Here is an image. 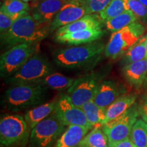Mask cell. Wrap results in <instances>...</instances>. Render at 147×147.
Returning a JSON list of instances; mask_svg holds the SVG:
<instances>
[{
	"instance_id": "36",
	"label": "cell",
	"mask_w": 147,
	"mask_h": 147,
	"mask_svg": "<svg viewBox=\"0 0 147 147\" xmlns=\"http://www.w3.org/2000/svg\"><path fill=\"white\" fill-rule=\"evenodd\" d=\"M24 1H25V2H29V1H33V0H23Z\"/></svg>"
},
{
	"instance_id": "33",
	"label": "cell",
	"mask_w": 147,
	"mask_h": 147,
	"mask_svg": "<svg viewBox=\"0 0 147 147\" xmlns=\"http://www.w3.org/2000/svg\"><path fill=\"white\" fill-rule=\"evenodd\" d=\"M111 147H136L135 144H134L133 142L131 140V139L129 138L125 140L121 141L117 144H114Z\"/></svg>"
},
{
	"instance_id": "1",
	"label": "cell",
	"mask_w": 147,
	"mask_h": 147,
	"mask_svg": "<svg viewBox=\"0 0 147 147\" xmlns=\"http://www.w3.org/2000/svg\"><path fill=\"white\" fill-rule=\"evenodd\" d=\"M105 46L100 42H93L84 45L57 50L53 54L56 65L66 69L90 68L96 65L102 58Z\"/></svg>"
},
{
	"instance_id": "20",
	"label": "cell",
	"mask_w": 147,
	"mask_h": 147,
	"mask_svg": "<svg viewBox=\"0 0 147 147\" xmlns=\"http://www.w3.org/2000/svg\"><path fill=\"white\" fill-rule=\"evenodd\" d=\"M136 97L134 95H123L118 98L106 108L104 123L118 118L127 111L135 104Z\"/></svg>"
},
{
	"instance_id": "24",
	"label": "cell",
	"mask_w": 147,
	"mask_h": 147,
	"mask_svg": "<svg viewBox=\"0 0 147 147\" xmlns=\"http://www.w3.org/2000/svg\"><path fill=\"white\" fill-rule=\"evenodd\" d=\"M77 147H108V138L102 126H95L84 137Z\"/></svg>"
},
{
	"instance_id": "27",
	"label": "cell",
	"mask_w": 147,
	"mask_h": 147,
	"mask_svg": "<svg viewBox=\"0 0 147 147\" xmlns=\"http://www.w3.org/2000/svg\"><path fill=\"white\" fill-rule=\"evenodd\" d=\"M129 138L136 147H147V123L142 119L134 125Z\"/></svg>"
},
{
	"instance_id": "22",
	"label": "cell",
	"mask_w": 147,
	"mask_h": 147,
	"mask_svg": "<svg viewBox=\"0 0 147 147\" xmlns=\"http://www.w3.org/2000/svg\"><path fill=\"white\" fill-rule=\"evenodd\" d=\"M81 108L87 120L93 127L102 126L106 119V108L100 107L92 100L84 103Z\"/></svg>"
},
{
	"instance_id": "35",
	"label": "cell",
	"mask_w": 147,
	"mask_h": 147,
	"mask_svg": "<svg viewBox=\"0 0 147 147\" xmlns=\"http://www.w3.org/2000/svg\"><path fill=\"white\" fill-rule=\"evenodd\" d=\"M146 55H147V34H146Z\"/></svg>"
},
{
	"instance_id": "19",
	"label": "cell",
	"mask_w": 147,
	"mask_h": 147,
	"mask_svg": "<svg viewBox=\"0 0 147 147\" xmlns=\"http://www.w3.org/2000/svg\"><path fill=\"white\" fill-rule=\"evenodd\" d=\"M57 101L47 102L32 108L25 113V119L29 130H32L36 125L47 118L55 109Z\"/></svg>"
},
{
	"instance_id": "37",
	"label": "cell",
	"mask_w": 147,
	"mask_h": 147,
	"mask_svg": "<svg viewBox=\"0 0 147 147\" xmlns=\"http://www.w3.org/2000/svg\"><path fill=\"white\" fill-rule=\"evenodd\" d=\"M146 87H147V77H146Z\"/></svg>"
},
{
	"instance_id": "15",
	"label": "cell",
	"mask_w": 147,
	"mask_h": 147,
	"mask_svg": "<svg viewBox=\"0 0 147 147\" xmlns=\"http://www.w3.org/2000/svg\"><path fill=\"white\" fill-rule=\"evenodd\" d=\"M104 23V22L102 21L99 14H87L73 23L59 27L57 29L55 36H62L86 29H102Z\"/></svg>"
},
{
	"instance_id": "7",
	"label": "cell",
	"mask_w": 147,
	"mask_h": 147,
	"mask_svg": "<svg viewBox=\"0 0 147 147\" xmlns=\"http://www.w3.org/2000/svg\"><path fill=\"white\" fill-rule=\"evenodd\" d=\"M38 44H20L3 53L0 59V75L7 78L23 67L35 53L38 51Z\"/></svg>"
},
{
	"instance_id": "5",
	"label": "cell",
	"mask_w": 147,
	"mask_h": 147,
	"mask_svg": "<svg viewBox=\"0 0 147 147\" xmlns=\"http://www.w3.org/2000/svg\"><path fill=\"white\" fill-rule=\"evenodd\" d=\"M144 31V25L136 21L114 32L105 47V56L112 59H116L125 54L142 36Z\"/></svg>"
},
{
	"instance_id": "18",
	"label": "cell",
	"mask_w": 147,
	"mask_h": 147,
	"mask_svg": "<svg viewBox=\"0 0 147 147\" xmlns=\"http://www.w3.org/2000/svg\"><path fill=\"white\" fill-rule=\"evenodd\" d=\"M89 129L79 125H69L66 128L53 147H77Z\"/></svg>"
},
{
	"instance_id": "4",
	"label": "cell",
	"mask_w": 147,
	"mask_h": 147,
	"mask_svg": "<svg viewBox=\"0 0 147 147\" xmlns=\"http://www.w3.org/2000/svg\"><path fill=\"white\" fill-rule=\"evenodd\" d=\"M53 67L49 60L38 52L13 75L5 78L7 84L12 85L33 84L53 72Z\"/></svg>"
},
{
	"instance_id": "2",
	"label": "cell",
	"mask_w": 147,
	"mask_h": 147,
	"mask_svg": "<svg viewBox=\"0 0 147 147\" xmlns=\"http://www.w3.org/2000/svg\"><path fill=\"white\" fill-rule=\"evenodd\" d=\"M51 25L43 24L34 19L28 14L14 21L8 32L1 36V44L12 47L20 44H38L49 34Z\"/></svg>"
},
{
	"instance_id": "30",
	"label": "cell",
	"mask_w": 147,
	"mask_h": 147,
	"mask_svg": "<svg viewBox=\"0 0 147 147\" xmlns=\"http://www.w3.org/2000/svg\"><path fill=\"white\" fill-rule=\"evenodd\" d=\"M112 0H84L87 14L100 13L108 6Z\"/></svg>"
},
{
	"instance_id": "25",
	"label": "cell",
	"mask_w": 147,
	"mask_h": 147,
	"mask_svg": "<svg viewBox=\"0 0 147 147\" xmlns=\"http://www.w3.org/2000/svg\"><path fill=\"white\" fill-rule=\"evenodd\" d=\"M146 35L142 36L125 54L123 63L125 65L147 58L146 49Z\"/></svg>"
},
{
	"instance_id": "21",
	"label": "cell",
	"mask_w": 147,
	"mask_h": 147,
	"mask_svg": "<svg viewBox=\"0 0 147 147\" xmlns=\"http://www.w3.org/2000/svg\"><path fill=\"white\" fill-rule=\"evenodd\" d=\"M75 80L76 79L66 76L61 74L51 73L40 80L38 84L47 89L63 91L66 89H69L74 82Z\"/></svg>"
},
{
	"instance_id": "13",
	"label": "cell",
	"mask_w": 147,
	"mask_h": 147,
	"mask_svg": "<svg viewBox=\"0 0 147 147\" xmlns=\"http://www.w3.org/2000/svg\"><path fill=\"white\" fill-rule=\"evenodd\" d=\"M67 2L66 0H35L31 14L39 23L51 25L60 9Z\"/></svg>"
},
{
	"instance_id": "10",
	"label": "cell",
	"mask_w": 147,
	"mask_h": 147,
	"mask_svg": "<svg viewBox=\"0 0 147 147\" xmlns=\"http://www.w3.org/2000/svg\"><path fill=\"white\" fill-rule=\"evenodd\" d=\"M29 130L25 117L18 115H6L0 120V142L10 146L26 139Z\"/></svg>"
},
{
	"instance_id": "29",
	"label": "cell",
	"mask_w": 147,
	"mask_h": 147,
	"mask_svg": "<svg viewBox=\"0 0 147 147\" xmlns=\"http://www.w3.org/2000/svg\"><path fill=\"white\" fill-rule=\"evenodd\" d=\"M128 9L136 16L138 20L147 21V7L139 0H125Z\"/></svg>"
},
{
	"instance_id": "16",
	"label": "cell",
	"mask_w": 147,
	"mask_h": 147,
	"mask_svg": "<svg viewBox=\"0 0 147 147\" xmlns=\"http://www.w3.org/2000/svg\"><path fill=\"white\" fill-rule=\"evenodd\" d=\"M121 93V89L117 82L113 80H104L97 88L94 102L100 107L107 108Z\"/></svg>"
},
{
	"instance_id": "14",
	"label": "cell",
	"mask_w": 147,
	"mask_h": 147,
	"mask_svg": "<svg viewBox=\"0 0 147 147\" xmlns=\"http://www.w3.org/2000/svg\"><path fill=\"white\" fill-rule=\"evenodd\" d=\"M106 34L102 29H91L80 31L62 36H55V40L59 43L69 45H80L95 42Z\"/></svg>"
},
{
	"instance_id": "34",
	"label": "cell",
	"mask_w": 147,
	"mask_h": 147,
	"mask_svg": "<svg viewBox=\"0 0 147 147\" xmlns=\"http://www.w3.org/2000/svg\"><path fill=\"white\" fill-rule=\"evenodd\" d=\"M140 1H141L143 4H144L147 7V0H139Z\"/></svg>"
},
{
	"instance_id": "8",
	"label": "cell",
	"mask_w": 147,
	"mask_h": 147,
	"mask_svg": "<svg viewBox=\"0 0 147 147\" xmlns=\"http://www.w3.org/2000/svg\"><path fill=\"white\" fill-rule=\"evenodd\" d=\"M138 117V105L134 104L123 115L102 125V129L108 138V147L129 138Z\"/></svg>"
},
{
	"instance_id": "26",
	"label": "cell",
	"mask_w": 147,
	"mask_h": 147,
	"mask_svg": "<svg viewBox=\"0 0 147 147\" xmlns=\"http://www.w3.org/2000/svg\"><path fill=\"white\" fill-rule=\"evenodd\" d=\"M137 21L136 16L131 10H125L119 15L105 21L104 24L108 31L114 33Z\"/></svg>"
},
{
	"instance_id": "38",
	"label": "cell",
	"mask_w": 147,
	"mask_h": 147,
	"mask_svg": "<svg viewBox=\"0 0 147 147\" xmlns=\"http://www.w3.org/2000/svg\"><path fill=\"white\" fill-rule=\"evenodd\" d=\"M66 1H72V0H66Z\"/></svg>"
},
{
	"instance_id": "6",
	"label": "cell",
	"mask_w": 147,
	"mask_h": 147,
	"mask_svg": "<svg viewBox=\"0 0 147 147\" xmlns=\"http://www.w3.org/2000/svg\"><path fill=\"white\" fill-rule=\"evenodd\" d=\"M65 127L53 112L31 130L29 147H53Z\"/></svg>"
},
{
	"instance_id": "11",
	"label": "cell",
	"mask_w": 147,
	"mask_h": 147,
	"mask_svg": "<svg viewBox=\"0 0 147 147\" xmlns=\"http://www.w3.org/2000/svg\"><path fill=\"white\" fill-rule=\"evenodd\" d=\"M54 113L65 126L79 125L89 130L93 127L88 121L82 108L74 105L67 95H63L57 100Z\"/></svg>"
},
{
	"instance_id": "9",
	"label": "cell",
	"mask_w": 147,
	"mask_h": 147,
	"mask_svg": "<svg viewBox=\"0 0 147 147\" xmlns=\"http://www.w3.org/2000/svg\"><path fill=\"white\" fill-rule=\"evenodd\" d=\"M103 76L102 73L98 71L80 77L67 89L66 95L74 105L81 108L84 103L94 99Z\"/></svg>"
},
{
	"instance_id": "3",
	"label": "cell",
	"mask_w": 147,
	"mask_h": 147,
	"mask_svg": "<svg viewBox=\"0 0 147 147\" xmlns=\"http://www.w3.org/2000/svg\"><path fill=\"white\" fill-rule=\"evenodd\" d=\"M47 95V88L38 84L12 85L5 92L3 102L8 110L18 112L42 104Z\"/></svg>"
},
{
	"instance_id": "12",
	"label": "cell",
	"mask_w": 147,
	"mask_h": 147,
	"mask_svg": "<svg viewBox=\"0 0 147 147\" xmlns=\"http://www.w3.org/2000/svg\"><path fill=\"white\" fill-rule=\"evenodd\" d=\"M87 11L84 0H72L66 3L60 9L51 22V32L80 19L87 15Z\"/></svg>"
},
{
	"instance_id": "28",
	"label": "cell",
	"mask_w": 147,
	"mask_h": 147,
	"mask_svg": "<svg viewBox=\"0 0 147 147\" xmlns=\"http://www.w3.org/2000/svg\"><path fill=\"white\" fill-rule=\"evenodd\" d=\"M125 10H129L125 0H112L104 10L99 13V16L104 22L119 15Z\"/></svg>"
},
{
	"instance_id": "17",
	"label": "cell",
	"mask_w": 147,
	"mask_h": 147,
	"mask_svg": "<svg viewBox=\"0 0 147 147\" xmlns=\"http://www.w3.org/2000/svg\"><path fill=\"white\" fill-rule=\"evenodd\" d=\"M122 74L128 83L136 88L140 87L147 77V58L125 65Z\"/></svg>"
},
{
	"instance_id": "32",
	"label": "cell",
	"mask_w": 147,
	"mask_h": 147,
	"mask_svg": "<svg viewBox=\"0 0 147 147\" xmlns=\"http://www.w3.org/2000/svg\"><path fill=\"white\" fill-rule=\"evenodd\" d=\"M139 116L147 123V97H144L138 105Z\"/></svg>"
},
{
	"instance_id": "31",
	"label": "cell",
	"mask_w": 147,
	"mask_h": 147,
	"mask_svg": "<svg viewBox=\"0 0 147 147\" xmlns=\"http://www.w3.org/2000/svg\"><path fill=\"white\" fill-rule=\"evenodd\" d=\"M14 20L12 17L8 16L3 11L0 10V33H1V36L4 35L10 30L13 24Z\"/></svg>"
},
{
	"instance_id": "23",
	"label": "cell",
	"mask_w": 147,
	"mask_h": 147,
	"mask_svg": "<svg viewBox=\"0 0 147 147\" xmlns=\"http://www.w3.org/2000/svg\"><path fill=\"white\" fill-rule=\"evenodd\" d=\"M1 11L16 20L22 16L30 14L31 8L28 3L23 0H3L1 4Z\"/></svg>"
}]
</instances>
